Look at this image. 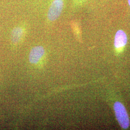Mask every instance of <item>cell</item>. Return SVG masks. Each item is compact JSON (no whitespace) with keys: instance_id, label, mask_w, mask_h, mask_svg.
<instances>
[{"instance_id":"6","label":"cell","mask_w":130,"mask_h":130,"mask_svg":"<svg viewBox=\"0 0 130 130\" xmlns=\"http://www.w3.org/2000/svg\"><path fill=\"white\" fill-rule=\"evenodd\" d=\"M89 0H72V5L74 8H79L87 3Z\"/></svg>"},{"instance_id":"4","label":"cell","mask_w":130,"mask_h":130,"mask_svg":"<svg viewBox=\"0 0 130 130\" xmlns=\"http://www.w3.org/2000/svg\"><path fill=\"white\" fill-rule=\"evenodd\" d=\"M26 29L23 25L18 26L12 29L11 33V40L14 45H18L23 40Z\"/></svg>"},{"instance_id":"7","label":"cell","mask_w":130,"mask_h":130,"mask_svg":"<svg viewBox=\"0 0 130 130\" xmlns=\"http://www.w3.org/2000/svg\"><path fill=\"white\" fill-rule=\"evenodd\" d=\"M128 4H129V5L130 6V0H128Z\"/></svg>"},{"instance_id":"1","label":"cell","mask_w":130,"mask_h":130,"mask_svg":"<svg viewBox=\"0 0 130 130\" xmlns=\"http://www.w3.org/2000/svg\"><path fill=\"white\" fill-rule=\"evenodd\" d=\"M65 6V0H52L47 12L48 22L53 23L60 17Z\"/></svg>"},{"instance_id":"2","label":"cell","mask_w":130,"mask_h":130,"mask_svg":"<svg viewBox=\"0 0 130 130\" xmlns=\"http://www.w3.org/2000/svg\"><path fill=\"white\" fill-rule=\"evenodd\" d=\"M114 108L117 119L121 128L127 129L130 125V120L125 107L121 103L117 102Z\"/></svg>"},{"instance_id":"3","label":"cell","mask_w":130,"mask_h":130,"mask_svg":"<svg viewBox=\"0 0 130 130\" xmlns=\"http://www.w3.org/2000/svg\"><path fill=\"white\" fill-rule=\"evenodd\" d=\"M45 53V49L42 46L33 47L29 53V60L30 63L37 65L43 58Z\"/></svg>"},{"instance_id":"5","label":"cell","mask_w":130,"mask_h":130,"mask_svg":"<svg viewBox=\"0 0 130 130\" xmlns=\"http://www.w3.org/2000/svg\"><path fill=\"white\" fill-rule=\"evenodd\" d=\"M127 43V36L125 32L122 30H119L117 32L114 39V46L117 51L121 52Z\"/></svg>"}]
</instances>
